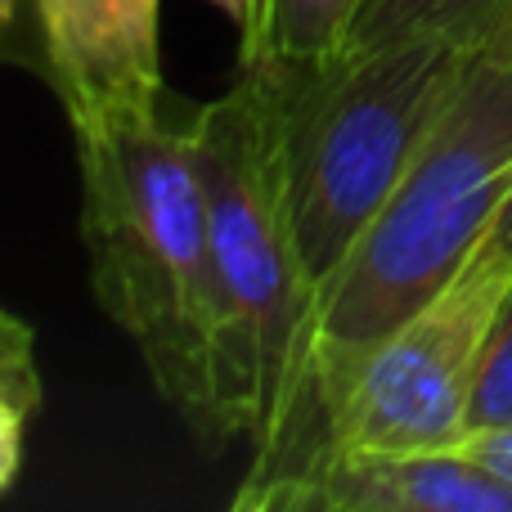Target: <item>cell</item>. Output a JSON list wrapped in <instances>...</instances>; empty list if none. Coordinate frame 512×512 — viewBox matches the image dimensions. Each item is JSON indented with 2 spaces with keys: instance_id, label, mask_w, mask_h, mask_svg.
Listing matches in <instances>:
<instances>
[{
  "instance_id": "1",
  "label": "cell",
  "mask_w": 512,
  "mask_h": 512,
  "mask_svg": "<svg viewBox=\"0 0 512 512\" xmlns=\"http://www.w3.org/2000/svg\"><path fill=\"white\" fill-rule=\"evenodd\" d=\"M512 189V68L477 54L423 149L333 279L315 292L297 387L256 445L234 508L265 512L315 459L324 418L360 360L423 310L490 234Z\"/></svg>"
},
{
  "instance_id": "2",
  "label": "cell",
  "mask_w": 512,
  "mask_h": 512,
  "mask_svg": "<svg viewBox=\"0 0 512 512\" xmlns=\"http://www.w3.org/2000/svg\"><path fill=\"white\" fill-rule=\"evenodd\" d=\"M81 243L104 315L131 337L158 396L207 445L239 441L225 409V333L194 117L81 126Z\"/></svg>"
},
{
  "instance_id": "3",
  "label": "cell",
  "mask_w": 512,
  "mask_h": 512,
  "mask_svg": "<svg viewBox=\"0 0 512 512\" xmlns=\"http://www.w3.org/2000/svg\"><path fill=\"white\" fill-rule=\"evenodd\" d=\"M472 59L468 45L441 36H405L324 59H256L270 63L279 86L283 176L310 297L400 185Z\"/></svg>"
},
{
  "instance_id": "4",
  "label": "cell",
  "mask_w": 512,
  "mask_h": 512,
  "mask_svg": "<svg viewBox=\"0 0 512 512\" xmlns=\"http://www.w3.org/2000/svg\"><path fill=\"white\" fill-rule=\"evenodd\" d=\"M194 144L221 297L225 409L234 436L261 445L292 400L315 306L292 230L270 63H239L234 86L194 113Z\"/></svg>"
},
{
  "instance_id": "5",
  "label": "cell",
  "mask_w": 512,
  "mask_h": 512,
  "mask_svg": "<svg viewBox=\"0 0 512 512\" xmlns=\"http://www.w3.org/2000/svg\"><path fill=\"white\" fill-rule=\"evenodd\" d=\"M508 288L512 265L481 243L423 310H414L360 360L328 409L315 459L346 450L414 454L459 445L481 351Z\"/></svg>"
},
{
  "instance_id": "6",
  "label": "cell",
  "mask_w": 512,
  "mask_h": 512,
  "mask_svg": "<svg viewBox=\"0 0 512 512\" xmlns=\"http://www.w3.org/2000/svg\"><path fill=\"white\" fill-rule=\"evenodd\" d=\"M162 0H36L50 86L72 131L162 113Z\"/></svg>"
},
{
  "instance_id": "7",
  "label": "cell",
  "mask_w": 512,
  "mask_h": 512,
  "mask_svg": "<svg viewBox=\"0 0 512 512\" xmlns=\"http://www.w3.org/2000/svg\"><path fill=\"white\" fill-rule=\"evenodd\" d=\"M270 512H512V481L459 445L414 454H324L270 499Z\"/></svg>"
},
{
  "instance_id": "8",
  "label": "cell",
  "mask_w": 512,
  "mask_h": 512,
  "mask_svg": "<svg viewBox=\"0 0 512 512\" xmlns=\"http://www.w3.org/2000/svg\"><path fill=\"white\" fill-rule=\"evenodd\" d=\"M508 5L512 0H364L342 50H369L405 36H441L477 54Z\"/></svg>"
},
{
  "instance_id": "9",
  "label": "cell",
  "mask_w": 512,
  "mask_h": 512,
  "mask_svg": "<svg viewBox=\"0 0 512 512\" xmlns=\"http://www.w3.org/2000/svg\"><path fill=\"white\" fill-rule=\"evenodd\" d=\"M364 0H256L239 32V63L256 59H324L346 45Z\"/></svg>"
},
{
  "instance_id": "10",
  "label": "cell",
  "mask_w": 512,
  "mask_h": 512,
  "mask_svg": "<svg viewBox=\"0 0 512 512\" xmlns=\"http://www.w3.org/2000/svg\"><path fill=\"white\" fill-rule=\"evenodd\" d=\"M512 423V288L499 301V315L490 324L486 351L477 364V387H472V405H468V427L463 436L490 432V427H508Z\"/></svg>"
},
{
  "instance_id": "11",
  "label": "cell",
  "mask_w": 512,
  "mask_h": 512,
  "mask_svg": "<svg viewBox=\"0 0 512 512\" xmlns=\"http://www.w3.org/2000/svg\"><path fill=\"white\" fill-rule=\"evenodd\" d=\"M0 405L23 409L27 418L41 409L36 333L18 315H9V310H0Z\"/></svg>"
},
{
  "instance_id": "12",
  "label": "cell",
  "mask_w": 512,
  "mask_h": 512,
  "mask_svg": "<svg viewBox=\"0 0 512 512\" xmlns=\"http://www.w3.org/2000/svg\"><path fill=\"white\" fill-rule=\"evenodd\" d=\"M459 450L472 454L477 463H486V468L499 472L504 481H512V423L490 427V432H477V436H463Z\"/></svg>"
},
{
  "instance_id": "13",
  "label": "cell",
  "mask_w": 512,
  "mask_h": 512,
  "mask_svg": "<svg viewBox=\"0 0 512 512\" xmlns=\"http://www.w3.org/2000/svg\"><path fill=\"white\" fill-rule=\"evenodd\" d=\"M23 423V409L0 405V490H9V481L18 477V463H23Z\"/></svg>"
},
{
  "instance_id": "14",
  "label": "cell",
  "mask_w": 512,
  "mask_h": 512,
  "mask_svg": "<svg viewBox=\"0 0 512 512\" xmlns=\"http://www.w3.org/2000/svg\"><path fill=\"white\" fill-rule=\"evenodd\" d=\"M477 54H486V59H495V63H504V68H512V5L504 9V18L490 27V36L481 41Z\"/></svg>"
},
{
  "instance_id": "15",
  "label": "cell",
  "mask_w": 512,
  "mask_h": 512,
  "mask_svg": "<svg viewBox=\"0 0 512 512\" xmlns=\"http://www.w3.org/2000/svg\"><path fill=\"white\" fill-rule=\"evenodd\" d=\"M481 243H486L490 252H495V256H504V261L512 265V189H508L504 207H499L495 225H490V234H486V239H481Z\"/></svg>"
},
{
  "instance_id": "16",
  "label": "cell",
  "mask_w": 512,
  "mask_h": 512,
  "mask_svg": "<svg viewBox=\"0 0 512 512\" xmlns=\"http://www.w3.org/2000/svg\"><path fill=\"white\" fill-rule=\"evenodd\" d=\"M207 5H216V9H221V14L230 18V23L243 32V27L252 23V9H256V0H207Z\"/></svg>"
}]
</instances>
